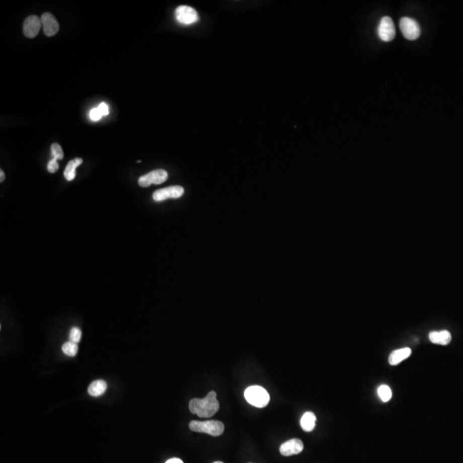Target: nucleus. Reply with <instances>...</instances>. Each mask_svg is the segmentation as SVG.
I'll return each mask as SVG.
<instances>
[{"label": "nucleus", "instance_id": "nucleus-16", "mask_svg": "<svg viewBox=\"0 0 463 463\" xmlns=\"http://www.w3.org/2000/svg\"><path fill=\"white\" fill-rule=\"evenodd\" d=\"M82 163H83V159L81 158H75L68 163L64 173V177L68 181H71L75 179V169L81 165Z\"/></svg>", "mask_w": 463, "mask_h": 463}, {"label": "nucleus", "instance_id": "nucleus-19", "mask_svg": "<svg viewBox=\"0 0 463 463\" xmlns=\"http://www.w3.org/2000/svg\"><path fill=\"white\" fill-rule=\"evenodd\" d=\"M51 151H52V157L57 161H59V160H62L64 158V152H63V149L61 148L60 145L58 144V143H53L51 146Z\"/></svg>", "mask_w": 463, "mask_h": 463}, {"label": "nucleus", "instance_id": "nucleus-10", "mask_svg": "<svg viewBox=\"0 0 463 463\" xmlns=\"http://www.w3.org/2000/svg\"><path fill=\"white\" fill-rule=\"evenodd\" d=\"M41 19L45 35L51 37L58 32L59 24L53 15L51 13H44L41 16Z\"/></svg>", "mask_w": 463, "mask_h": 463}, {"label": "nucleus", "instance_id": "nucleus-4", "mask_svg": "<svg viewBox=\"0 0 463 463\" xmlns=\"http://www.w3.org/2000/svg\"><path fill=\"white\" fill-rule=\"evenodd\" d=\"M400 29L403 36L409 41H415L420 35V27L416 20L411 18H403L400 20Z\"/></svg>", "mask_w": 463, "mask_h": 463}, {"label": "nucleus", "instance_id": "nucleus-6", "mask_svg": "<svg viewBox=\"0 0 463 463\" xmlns=\"http://www.w3.org/2000/svg\"><path fill=\"white\" fill-rule=\"evenodd\" d=\"M168 172L163 169H157L149 174L143 175L138 180V184L142 187H148L151 185H160L168 180Z\"/></svg>", "mask_w": 463, "mask_h": 463}, {"label": "nucleus", "instance_id": "nucleus-7", "mask_svg": "<svg viewBox=\"0 0 463 463\" xmlns=\"http://www.w3.org/2000/svg\"><path fill=\"white\" fill-rule=\"evenodd\" d=\"M377 35L385 42L393 41L396 36V28L393 20L390 17H384L381 19L377 27Z\"/></svg>", "mask_w": 463, "mask_h": 463}, {"label": "nucleus", "instance_id": "nucleus-25", "mask_svg": "<svg viewBox=\"0 0 463 463\" xmlns=\"http://www.w3.org/2000/svg\"><path fill=\"white\" fill-rule=\"evenodd\" d=\"M6 179V175H5V173H4L2 170L0 171V182H3L4 180Z\"/></svg>", "mask_w": 463, "mask_h": 463}, {"label": "nucleus", "instance_id": "nucleus-14", "mask_svg": "<svg viewBox=\"0 0 463 463\" xmlns=\"http://www.w3.org/2000/svg\"><path fill=\"white\" fill-rule=\"evenodd\" d=\"M107 382L103 380H96L90 383L88 389V392L91 397H100L105 393V391H107Z\"/></svg>", "mask_w": 463, "mask_h": 463}, {"label": "nucleus", "instance_id": "nucleus-23", "mask_svg": "<svg viewBox=\"0 0 463 463\" xmlns=\"http://www.w3.org/2000/svg\"><path fill=\"white\" fill-rule=\"evenodd\" d=\"M98 109L100 110V112H101V113H102V116L107 115L108 113H109V112H108V107H107V105L104 103V102H102V103L99 105Z\"/></svg>", "mask_w": 463, "mask_h": 463}, {"label": "nucleus", "instance_id": "nucleus-15", "mask_svg": "<svg viewBox=\"0 0 463 463\" xmlns=\"http://www.w3.org/2000/svg\"><path fill=\"white\" fill-rule=\"evenodd\" d=\"M316 420H317V418L313 412H306L301 418V427L304 431H313L316 426Z\"/></svg>", "mask_w": 463, "mask_h": 463}, {"label": "nucleus", "instance_id": "nucleus-5", "mask_svg": "<svg viewBox=\"0 0 463 463\" xmlns=\"http://www.w3.org/2000/svg\"><path fill=\"white\" fill-rule=\"evenodd\" d=\"M176 20L184 25H191L199 20L197 11L192 7L180 6L175 11Z\"/></svg>", "mask_w": 463, "mask_h": 463}, {"label": "nucleus", "instance_id": "nucleus-12", "mask_svg": "<svg viewBox=\"0 0 463 463\" xmlns=\"http://www.w3.org/2000/svg\"><path fill=\"white\" fill-rule=\"evenodd\" d=\"M429 339L434 344L446 346V345L449 344V342H451V335H450L448 330L433 331V332H431L429 335Z\"/></svg>", "mask_w": 463, "mask_h": 463}, {"label": "nucleus", "instance_id": "nucleus-18", "mask_svg": "<svg viewBox=\"0 0 463 463\" xmlns=\"http://www.w3.org/2000/svg\"><path fill=\"white\" fill-rule=\"evenodd\" d=\"M62 350L64 352V354H66L67 356L74 357L76 355V353L79 352V346L76 343H74V342H66V343H64L63 345Z\"/></svg>", "mask_w": 463, "mask_h": 463}, {"label": "nucleus", "instance_id": "nucleus-24", "mask_svg": "<svg viewBox=\"0 0 463 463\" xmlns=\"http://www.w3.org/2000/svg\"><path fill=\"white\" fill-rule=\"evenodd\" d=\"M166 463H184L182 460L179 459V458H172V459H169V460L167 461Z\"/></svg>", "mask_w": 463, "mask_h": 463}, {"label": "nucleus", "instance_id": "nucleus-13", "mask_svg": "<svg viewBox=\"0 0 463 463\" xmlns=\"http://www.w3.org/2000/svg\"><path fill=\"white\" fill-rule=\"evenodd\" d=\"M412 350L409 347H404L395 350L389 357V362L391 365H397L411 355Z\"/></svg>", "mask_w": 463, "mask_h": 463}, {"label": "nucleus", "instance_id": "nucleus-26", "mask_svg": "<svg viewBox=\"0 0 463 463\" xmlns=\"http://www.w3.org/2000/svg\"><path fill=\"white\" fill-rule=\"evenodd\" d=\"M214 463H223V462H221V461H215V462H214Z\"/></svg>", "mask_w": 463, "mask_h": 463}, {"label": "nucleus", "instance_id": "nucleus-21", "mask_svg": "<svg viewBox=\"0 0 463 463\" xmlns=\"http://www.w3.org/2000/svg\"><path fill=\"white\" fill-rule=\"evenodd\" d=\"M58 168H59V166H58V161L54 159V158L51 160L49 163H48V165H47V169H48V171L51 174H54V173L58 171Z\"/></svg>", "mask_w": 463, "mask_h": 463}, {"label": "nucleus", "instance_id": "nucleus-22", "mask_svg": "<svg viewBox=\"0 0 463 463\" xmlns=\"http://www.w3.org/2000/svg\"><path fill=\"white\" fill-rule=\"evenodd\" d=\"M90 119L94 120V121H97V120H100L102 119V114L100 112V110L97 108H93L92 110L90 111Z\"/></svg>", "mask_w": 463, "mask_h": 463}, {"label": "nucleus", "instance_id": "nucleus-1", "mask_svg": "<svg viewBox=\"0 0 463 463\" xmlns=\"http://www.w3.org/2000/svg\"><path fill=\"white\" fill-rule=\"evenodd\" d=\"M190 411L200 418H209L217 413L220 404L216 399V393L210 391L203 399L194 398L189 403Z\"/></svg>", "mask_w": 463, "mask_h": 463}, {"label": "nucleus", "instance_id": "nucleus-8", "mask_svg": "<svg viewBox=\"0 0 463 463\" xmlns=\"http://www.w3.org/2000/svg\"><path fill=\"white\" fill-rule=\"evenodd\" d=\"M185 193V190L181 186H170L168 188L161 189L155 191L153 199L156 202H162L169 198H180Z\"/></svg>", "mask_w": 463, "mask_h": 463}, {"label": "nucleus", "instance_id": "nucleus-3", "mask_svg": "<svg viewBox=\"0 0 463 463\" xmlns=\"http://www.w3.org/2000/svg\"><path fill=\"white\" fill-rule=\"evenodd\" d=\"M245 398L251 405L257 408H264L269 403V395L261 386H251L245 391Z\"/></svg>", "mask_w": 463, "mask_h": 463}, {"label": "nucleus", "instance_id": "nucleus-2", "mask_svg": "<svg viewBox=\"0 0 463 463\" xmlns=\"http://www.w3.org/2000/svg\"><path fill=\"white\" fill-rule=\"evenodd\" d=\"M189 427L192 431L207 433L213 437H219L222 434L225 430L224 424L218 420H207V421H196L193 420L190 423Z\"/></svg>", "mask_w": 463, "mask_h": 463}, {"label": "nucleus", "instance_id": "nucleus-17", "mask_svg": "<svg viewBox=\"0 0 463 463\" xmlns=\"http://www.w3.org/2000/svg\"><path fill=\"white\" fill-rule=\"evenodd\" d=\"M377 394L383 403H388L392 397V391L388 385L382 384L377 389Z\"/></svg>", "mask_w": 463, "mask_h": 463}, {"label": "nucleus", "instance_id": "nucleus-20", "mask_svg": "<svg viewBox=\"0 0 463 463\" xmlns=\"http://www.w3.org/2000/svg\"><path fill=\"white\" fill-rule=\"evenodd\" d=\"M82 332L81 330L79 328L74 327L70 330L69 332V342H74V343H79L81 340Z\"/></svg>", "mask_w": 463, "mask_h": 463}, {"label": "nucleus", "instance_id": "nucleus-11", "mask_svg": "<svg viewBox=\"0 0 463 463\" xmlns=\"http://www.w3.org/2000/svg\"><path fill=\"white\" fill-rule=\"evenodd\" d=\"M304 449V444L300 439L292 438L282 443L280 448V452L284 456H290L292 454H298Z\"/></svg>", "mask_w": 463, "mask_h": 463}, {"label": "nucleus", "instance_id": "nucleus-9", "mask_svg": "<svg viewBox=\"0 0 463 463\" xmlns=\"http://www.w3.org/2000/svg\"><path fill=\"white\" fill-rule=\"evenodd\" d=\"M41 19L36 16H30L23 23V34L28 38H35L41 30Z\"/></svg>", "mask_w": 463, "mask_h": 463}]
</instances>
